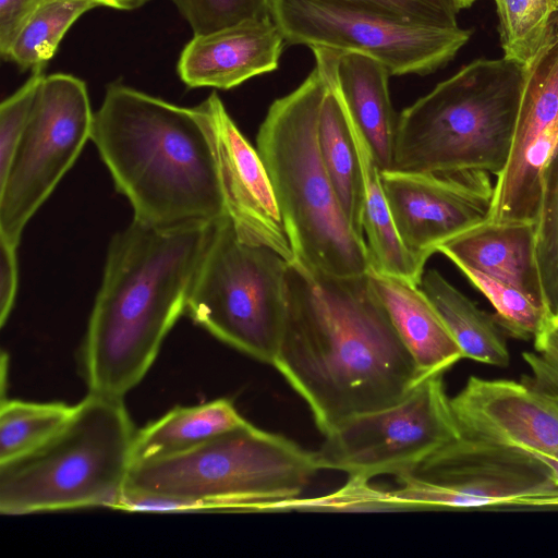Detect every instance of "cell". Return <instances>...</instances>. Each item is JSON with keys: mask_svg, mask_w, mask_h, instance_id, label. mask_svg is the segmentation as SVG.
<instances>
[{"mask_svg": "<svg viewBox=\"0 0 558 558\" xmlns=\"http://www.w3.org/2000/svg\"><path fill=\"white\" fill-rule=\"evenodd\" d=\"M396 511L389 499V490L371 485L369 481L349 477L347 484L330 495L317 498H296L281 508L283 511Z\"/></svg>", "mask_w": 558, "mask_h": 558, "instance_id": "obj_32", "label": "cell"}, {"mask_svg": "<svg viewBox=\"0 0 558 558\" xmlns=\"http://www.w3.org/2000/svg\"><path fill=\"white\" fill-rule=\"evenodd\" d=\"M536 222L487 219L438 247L465 265L522 291L546 307L536 255Z\"/></svg>", "mask_w": 558, "mask_h": 558, "instance_id": "obj_18", "label": "cell"}, {"mask_svg": "<svg viewBox=\"0 0 558 558\" xmlns=\"http://www.w3.org/2000/svg\"><path fill=\"white\" fill-rule=\"evenodd\" d=\"M550 470L554 478L558 483V452L549 458L541 460Z\"/></svg>", "mask_w": 558, "mask_h": 558, "instance_id": "obj_38", "label": "cell"}, {"mask_svg": "<svg viewBox=\"0 0 558 558\" xmlns=\"http://www.w3.org/2000/svg\"><path fill=\"white\" fill-rule=\"evenodd\" d=\"M270 15L286 43L367 54L390 75H426L447 64L471 31L438 27L320 0H270Z\"/></svg>", "mask_w": 558, "mask_h": 558, "instance_id": "obj_12", "label": "cell"}, {"mask_svg": "<svg viewBox=\"0 0 558 558\" xmlns=\"http://www.w3.org/2000/svg\"><path fill=\"white\" fill-rule=\"evenodd\" d=\"M75 405L62 402L1 400L0 465L36 451L66 425Z\"/></svg>", "mask_w": 558, "mask_h": 558, "instance_id": "obj_26", "label": "cell"}, {"mask_svg": "<svg viewBox=\"0 0 558 558\" xmlns=\"http://www.w3.org/2000/svg\"><path fill=\"white\" fill-rule=\"evenodd\" d=\"M450 407L462 437L538 460L558 452V402L527 381L471 376Z\"/></svg>", "mask_w": 558, "mask_h": 558, "instance_id": "obj_16", "label": "cell"}, {"mask_svg": "<svg viewBox=\"0 0 558 558\" xmlns=\"http://www.w3.org/2000/svg\"><path fill=\"white\" fill-rule=\"evenodd\" d=\"M17 247L0 239V325L3 326L13 308L19 281Z\"/></svg>", "mask_w": 558, "mask_h": 558, "instance_id": "obj_35", "label": "cell"}, {"mask_svg": "<svg viewBox=\"0 0 558 558\" xmlns=\"http://www.w3.org/2000/svg\"><path fill=\"white\" fill-rule=\"evenodd\" d=\"M100 7H107L116 10L132 11L143 7L150 0H94Z\"/></svg>", "mask_w": 558, "mask_h": 558, "instance_id": "obj_37", "label": "cell"}, {"mask_svg": "<svg viewBox=\"0 0 558 558\" xmlns=\"http://www.w3.org/2000/svg\"><path fill=\"white\" fill-rule=\"evenodd\" d=\"M504 58L526 65L542 47L558 0H495Z\"/></svg>", "mask_w": 558, "mask_h": 558, "instance_id": "obj_27", "label": "cell"}, {"mask_svg": "<svg viewBox=\"0 0 558 558\" xmlns=\"http://www.w3.org/2000/svg\"><path fill=\"white\" fill-rule=\"evenodd\" d=\"M534 348L523 353L531 372L526 381L558 402V319H551L534 339Z\"/></svg>", "mask_w": 558, "mask_h": 558, "instance_id": "obj_34", "label": "cell"}, {"mask_svg": "<svg viewBox=\"0 0 558 558\" xmlns=\"http://www.w3.org/2000/svg\"><path fill=\"white\" fill-rule=\"evenodd\" d=\"M327 85L316 63L294 90L270 105L256 145L295 262L313 274L360 276L371 270L367 245L350 226L319 150L318 119Z\"/></svg>", "mask_w": 558, "mask_h": 558, "instance_id": "obj_5", "label": "cell"}, {"mask_svg": "<svg viewBox=\"0 0 558 558\" xmlns=\"http://www.w3.org/2000/svg\"><path fill=\"white\" fill-rule=\"evenodd\" d=\"M195 108L213 144L226 214L236 234L294 263L272 183L257 148L242 134L217 93Z\"/></svg>", "mask_w": 558, "mask_h": 558, "instance_id": "obj_15", "label": "cell"}, {"mask_svg": "<svg viewBox=\"0 0 558 558\" xmlns=\"http://www.w3.org/2000/svg\"><path fill=\"white\" fill-rule=\"evenodd\" d=\"M87 86L72 74L43 78L26 128L0 180V239L17 247L29 219L51 195L90 140Z\"/></svg>", "mask_w": 558, "mask_h": 558, "instance_id": "obj_10", "label": "cell"}, {"mask_svg": "<svg viewBox=\"0 0 558 558\" xmlns=\"http://www.w3.org/2000/svg\"><path fill=\"white\" fill-rule=\"evenodd\" d=\"M90 141L133 220L173 229L227 216L213 144L195 107L113 82L94 113Z\"/></svg>", "mask_w": 558, "mask_h": 558, "instance_id": "obj_3", "label": "cell"}, {"mask_svg": "<svg viewBox=\"0 0 558 558\" xmlns=\"http://www.w3.org/2000/svg\"><path fill=\"white\" fill-rule=\"evenodd\" d=\"M456 266L490 302L496 322L511 337L534 340L553 319L545 307L513 286L465 265Z\"/></svg>", "mask_w": 558, "mask_h": 558, "instance_id": "obj_28", "label": "cell"}, {"mask_svg": "<svg viewBox=\"0 0 558 558\" xmlns=\"http://www.w3.org/2000/svg\"><path fill=\"white\" fill-rule=\"evenodd\" d=\"M312 51L328 81L318 119L322 159L350 226L364 238V180L357 150L343 101L331 77L328 49L315 47Z\"/></svg>", "mask_w": 558, "mask_h": 558, "instance_id": "obj_21", "label": "cell"}, {"mask_svg": "<svg viewBox=\"0 0 558 558\" xmlns=\"http://www.w3.org/2000/svg\"><path fill=\"white\" fill-rule=\"evenodd\" d=\"M327 49L331 77L350 118L367 142L380 171L390 170L399 114L389 96L388 69L364 53Z\"/></svg>", "mask_w": 558, "mask_h": 558, "instance_id": "obj_19", "label": "cell"}, {"mask_svg": "<svg viewBox=\"0 0 558 558\" xmlns=\"http://www.w3.org/2000/svg\"><path fill=\"white\" fill-rule=\"evenodd\" d=\"M193 35L207 34L245 21L270 19V0H170Z\"/></svg>", "mask_w": 558, "mask_h": 558, "instance_id": "obj_30", "label": "cell"}, {"mask_svg": "<svg viewBox=\"0 0 558 558\" xmlns=\"http://www.w3.org/2000/svg\"><path fill=\"white\" fill-rule=\"evenodd\" d=\"M368 277L397 333L424 376L444 374L463 359L458 343L420 284L373 270Z\"/></svg>", "mask_w": 558, "mask_h": 558, "instance_id": "obj_20", "label": "cell"}, {"mask_svg": "<svg viewBox=\"0 0 558 558\" xmlns=\"http://www.w3.org/2000/svg\"><path fill=\"white\" fill-rule=\"evenodd\" d=\"M459 437L444 374H434L399 402L342 421L325 435L315 458L319 470L369 481L407 474Z\"/></svg>", "mask_w": 558, "mask_h": 558, "instance_id": "obj_11", "label": "cell"}, {"mask_svg": "<svg viewBox=\"0 0 558 558\" xmlns=\"http://www.w3.org/2000/svg\"><path fill=\"white\" fill-rule=\"evenodd\" d=\"M135 434L122 399L89 392L50 441L0 465V512L116 509L134 463Z\"/></svg>", "mask_w": 558, "mask_h": 558, "instance_id": "obj_7", "label": "cell"}, {"mask_svg": "<svg viewBox=\"0 0 558 558\" xmlns=\"http://www.w3.org/2000/svg\"><path fill=\"white\" fill-rule=\"evenodd\" d=\"M558 145V17L525 65L508 161L497 177L488 219H538L543 172Z\"/></svg>", "mask_w": 558, "mask_h": 558, "instance_id": "obj_13", "label": "cell"}, {"mask_svg": "<svg viewBox=\"0 0 558 558\" xmlns=\"http://www.w3.org/2000/svg\"><path fill=\"white\" fill-rule=\"evenodd\" d=\"M213 226L133 220L112 238L82 349L89 392L122 399L144 378L186 312Z\"/></svg>", "mask_w": 558, "mask_h": 558, "instance_id": "obj_2", "label": "cell"}, {"mask_svg": "<svg viewBox=\"0 0 558 558\" xmlns=\"http://www.w3.org/2000/svg\"><path fill=\"white\" fill-rule=\"evenodd\" d=\"M380 177L397 232L424 265L440 245L489 218L494 185L486 172L385 170Z\"/></svg>", "mask_w": 558, "mask_h": 558, "instance_id": "obj_14", "label": "cell"}, {"mask_svg": "<svg viewBox=\"0 0 558 558\" xmlns=\"http://www.w3.org/2000/svg\"><path fill=\"white\" fill-rule=\"evenodd\" d=\"M458 8L461 10V9H465V8H469L471 7L476 0H454Z\"/></svg>", "mask_w": 558, "mask_h": 558, "instance_id": "obj_39", "label": "cell"}, {"mask_svg": "<svg viewBox=\"0 0 558 558\" xmlns=\"http://www.w3.org/2000/svg\"><path fill=\"white\" fill-rule=\"evenodd\" d=\"M284 43L271 17L194 35L180 53L178 74L191 88L231 89L275 71Z\"/></svg>", "mask_w": 558, "mask_h": 558, "instance_id": "obj_17", "label": "cell"}, {"mask_svg": "<svg viewBox=\"0 0 558 558\" xmlns=\"http://www.w3.org/2000/svg\"><path fill=\"white\" fill-rule=\"evenodd\" d=\"M318 471L315 452L247 422L186 452L133 463L120 509L280 512Z\"/></svg>", "mask_w": 558, "mask_h": 558, "instance_id": "obj_4", "label": "cell"}, {"mask_svg": "<svg viewBox=\"0 0 558 558\" xmlns=\"http://www.w3.org/2000/svg\"><path fill=\"white\" fill-rule=\"evenodd\" d=\"M345 112L364 180L363 232L368 250L371 270L420 284L425 265L414 257L402 243L385 195L381 171L367 142L347 109Z\"/></svg>", "mask_w": 558, "mask_h": 558, "instance_id": "obj_22", "label": "cell"}, {"mask_svg": "<svg viewBox=\"0 0 558 558\" xmlns=\"http://www.w3.org/2000/svg\"><path fill=\"white\" fill-rule=\"evenodd\" d=\"M536 225V255L545 304L550 317L558 319V145L543 172Z\"/></svg>", "mask_w": 558, "mask_h": 558, "instance_id": "obj_29", "label": "cell"}, {"mask_svg": "<svg viewBox=\"0 0 558 558\" xmlns=\"http://www.w3.org/2000/svg\"><path fill=\"white\" fill-rule=\"evenodd\" d=\"M247 422L232 401L225 398L175 407L136 432L134 463L186 452Z\"/></svg>", "mask_w": 558, "mask_h": 558, "instance_id": "obj_23", "label": "cell"}, {"mask_svg": "<svg viewBox=\"0 0 558 558\" xmlns=\"http://www.w3.org/2000/svg\"><path fill=\"white\" fill-rule=\"evenodd\" d=\"M44 77V68L33 70L29 78L0 105V180L10 167Z\"/></svg>", "mask_w": 558, "mask_h": 558, "instance_id": "obj_33", "label": "cell"}, {"mask_svg": "<svg viewBox=\"0 0 558 558\" xmlns=\"http://www.w3.org/2000/svg\"><path fill=\"white\" fill-rule=\"evenodd\" d=\"M98 7L94 0H40L20 28L4 60L22 70L45 68L74 22Z\"/></svg>", "mask_w": 558, "mask_h": 558, "instance_id": "obj_25", "label": "cell"}, {"mask_svg": "<svg viewBox=\"0 0 558 558\" xmlns=\"http://www.w3.org/2000/svg\"><path fill=\"white\" fill-rule=\"evenodd\" d=\"M40 0H0V54L4 60L20 28Z\"/></svg>", "mask_w": 558, "mask_h": 558, "instance_id": "obj_36", "label": "cell"}, {"mask_svg": "<svg viewBox=\"0 0 558 558\" xmlns=\"http://www.w3.org/2000/svg\"><path fill=\"white\" fill-rule=\"evenodd\" d=\"M288 263L239 238L228 216L214 223L186 314L226 344L272 365L286 317Z\"/></svg>", "mask_w": 558, "mask_h": 558, "instance_id": "obj_8", "label": "cell"}, {"mask_svg": "<svg viewBox=\"0 0 558 558\" xmlns=\"http://www.w3.org/2000/svg\"><path fill=\"white\" fill-rule=\"evenodd\" d=\"M525 65L477 59L403 109L390 170L499 175L511 149Z\"/></svg>", "mask_w": 558, "mask_h": 558, "instance_id": "obj_6", "label": "cell"}, {"mask_svg": "<svg viewBox=\"0 0 558 558\" xmlns=\"http://www.w3.org/2000/svg\"><path fill=\"white\" fill-rule=\"evenodd\" d=\"M396 480L397 511L558 507V483L541 460L462 436Z\"/></svg>", "mask_w": 558, "mask_h": 558, "instance_id": "obj_9", "label": "cell"}, {"mask_svg": "<svg viewBox=\"0 0 558 558\" xmlns=\"http://www.w3.org/2000/svg\"><path fill=\"white\" fill-rule=\"evenodd\" d=\"M286 282V317L272 366L306 402L324 435L351 416L399 402L426 378L368 272L335 277L294 262Z\"/></svg>", "mask_w": 558, "mask_h": 558, "instance_id": "obj_1", "label": "cell"}, {"mask_svg": "<svg viewBox=\"0 0 558 558\" xmlns=\"http://www.w3.org/2000/svg\"><path fill=\"white\" fill-rule=\"evenodd\" d=\"M324 2L367 11L415 24L459 26L460 11L454 0H320Z\"/></svg>", "mask_w": 558, "mask_h": 558, "instance_id": "obj_31", "label": "cell"}, {"mask_svg": "<svg viewBox=\"0 0 558 558\" xmlns=\"http://www.w3.org/2000/svg\"><path fill=\"white\" fill-rule=\"evenodd\" d=\"M420 287L441 316L463 359L508 366L509 351L494 316L480 310L435 269L423 272Z\"/></svg>", "mask_w": 558, "mask_h": 558, "instance_id": "obj_24", "label": "cell"}]
</instances>
